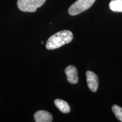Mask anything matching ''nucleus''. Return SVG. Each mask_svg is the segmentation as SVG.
Returning a JSON list of instances; mask_svg holds the SVG:
<instances>
[{
	"mask_svg": "<svg viewBox=\"0 0 122 122\" xmlns=\"http://www.w3.org/2000/svg\"><path fill=\"white\" fill-rule=\"evenodd\" d=\"M45 1L46 0H18L17 6L23 12L34 13Z\"/></svg>",
	"mask_w": 122,
	"mask_h": 122,
	"instance_id": "nucleus-2",
	"label": "nucleus"
},
{
	"mask_svg": "<svg viewBox=\"0 0 122 122\" xmlns=\"http://www.w3.org/2000/svg\"><path fill=\"white\" fill-rule=\"evenodd\" d=\"M72 39L73 34L71 31L68 30H61L49 38L46 43V48L48 50L56 49L70 43Z\"/></svg>",
	"mask_w": 122,
	"mask_h": 122,
	"instance_id": "nucleus-1",
	"label": "nucleus"
},
{
	"mask_svg": "<svg viewBox=\"0 0 122 122\" xmlns=\"http://www.w3.org/2000/svg\"><path fill=\"white\" fill-rule=\"evenodd\" d=\"M66 75L67 79L70 83L75 84L78 83V76H77V70L74 66H68L65 70Z\"/></svg>",
	"mask_w": 122,
	"mask_h": 122,
	"instance_id": "nucleus-5",
	"label": "nucleus"
},
{
	"mask_svg": "<svg viewBox=\"0 0 122 122\" xmlns=\"http://www.w3.org/2000/svg\"><path fill=\"white\" fill-rule=\"evenodd\" d=\"M96 0H77L68 9L70 15H78L89 9L95 2Z\"/></svg>",
	"mask_w": 122,
	"mask_h": 122,
	"instance_id": "nucleus-3",
	"label": "nucleus"
},
{
	"mask_svg": "<svg viewBox=\"0 0 122 122\" xmlns=\"http://www.w3.org/2000/svg\"><path fill=\"white\" fill-rule=\"evenodd\" d=\"M41 44H44V42H43V41H41Z\"/></svg>",
	"mask_w": 122,
	"mask_h": 122,
	"instance_id": "nucleus-10",
	"label": "nucleus"
},
{
	"mask_svg": "<svg viewBox=\"0 0 122 122\" xmlns=\"http://www.w3.org/2000/svg\"><path fill=\"white\" fill-rule=\"evenodd\" d=\"M112 111L115 114L116 118L120 122H122V107L118 105H114L112 106Z\"/></svg>",
	"mask_w": 122,
	"mask_h": 122,
	"instance_id": "nucleus-9",
	"label": "nucleus"
},
{
	"mask_svg": "<svg viewBox=\"0 0 122 122\" xmlns=\"http://www.w3.org/2000/svg\"><path fill=\"white\" fill-rule=\"evenodd\" d=\"M34 119L36 122H51L53 120V117L48 111L39 110L35 113Z\"/></svg>",
	"mask_w": 122,
	"mask_h": 122,
	"instance_id": "nucleus-6",
	"label": "nucleus"
},
{
	"mask_svg": "<svg viewBox=\"0 0 122 122\" xmlns=\"http://www.w3.org/2000/svg\"><path fill=\"white\" fill-rule=\"evenodd\" d=\"M54 104L61 111V112L65 114H67L70 111V107L67 102L61 100V99H56L54 100Z\"/></svg>",
	"mask_w": 122,
	"mask_h": 122,
	"instance_id": "nucleus-7",
	"label": "nucleus"
},
{
	"mask_svg": "<svg viewBox=\"0 0 122 122\" xmlns=\"http://www.w3.org/2000/svg\"><path fill=\"white\" fill-rule=\"evenodd\" d=\"M86 82L89 89L93 92H97L98 88V77L95 73L91 71L86 72Z\"/></svg>",
	"mask_w": 122,
	"mask_h": 122,
	"instance_id": "nucleus-4",
	"label": "nucleus"
},
{
	"mask_svg": "<svg viewBox=\"0 0 122 122\" xmlns=\"http://www.w3.org/2000/svg\"><path fill=\"white\" fill-rule=\"evenodd\" d=\"M109 7L111 11L122 13V0H111Z\"/></svg>",
	"mask_w": 122,
	"mask_h": 122,
	"instance_id": "nucleus-8",
	"label": "nucleus"
}]
</instances>
